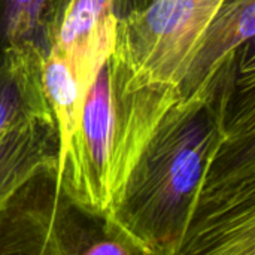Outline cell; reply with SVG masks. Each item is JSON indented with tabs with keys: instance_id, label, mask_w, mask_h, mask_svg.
<instances>
[{
	"instance_id": "cell-1",
	"label": "cell",
	"mask_w": 255,
	"mask_h": 255,
	"mask_svg": "<svg viewBox=\"0 0 255 255\" xmlns=\"http://www.w3.org/2000/svg\"><path fill=\"white\" fill-rule=\"evenodd\" d=\"M224 140L217 88L181 96L112 200L111 220L143 255H179L214 157Z\"/></svg>"
},
{
	"instance_id": "cell-4",
	"label": "cell",
	"mask_w": 255,
	"mask_h": 255,
	"mask_svg": "<svg viewBox=\"0 0 255 255\" xmlns=\"http://www.w3.org/2000/svg\"><path fill=\"white\" fill-rule=\"evenodd\" d=\"M226 0H154L117 21L111 55L128 90H179Z\"/></svg>"
},
{
	"instance_id": "cell-13",
	"label": "cell",
	"mask_w": 255,
	"mask_h": 255,
	"mask_svg": "<svg viewBox=\"0 0 255 255\" xmlns=\"http://www.w3.org/2000/svg\"><path fill=\"white\" fill-rule=\"evenodd\" d=\"M253 157H255V131L245 134L236 140H232L229 143H223L218 148L206 176L218 173L236 163H241Z\"/></svg>"
},
{
	"instance_id": "cell-7",
	"label": "cell",
	"mask_w": 255,
	"mask_h": 255,
	"mask_svg": "<svg viewBox=\"0 0 255 255\" xmlns=\"http://www.w3.org/2000/svg\"><path fill=\"white\" fill-rule=\"evenodd\" d=\"M43 58L31 49L10 51L0 61V139L12 128L33 121H55L48 103Z\"/></svg>"
},
{
	"instance_id": "cell-9",
	"label": "cell",
	"mask_w": 255,
	"mask_h": 255,
	"mask_svg": "<svg viewBox=\"0 0 255 255\" xmlns=\"http://www.w3.org/2000/svg\"><path fill=\"white\" fill-rule=\"evenodd\" d=\"M209 84L217 88L223 143L254 133L255 36L245 40L223 63Z\"/></svg>"
},
{
	"instance_id": "cell-3",
	"label": "cell",
	"mask_w": 255,
	"mask_h": 255,
	"mask_svg": "<svg viewBox=\"0 0 255 255\" xmlns=\"http://www.w3.org/2000/svg\"><path fill=\"white\" fill-rule=\"evenodd\" d=\"M143 255L111 220L75 202L58 161L39 167L0 209V255Z\"/></svg>"
},
{
	"instance_id": "cell-8",
	"label": "cell",
	"mask_w": 255,
	"mask_h": 255,
	"mask_svg": "<svg viewBox=\"0 0 255 255\" xmlns=\"http://www.w3.org/2000/svg\"><path fill=\"white\" fill-rule=\"evenodd\" d=\"M255 36V0H226L181 85V94L203 90L223 63Z\"/></svg>"
},
{
	"instance_id": "cell-14",
	"label": "cell",
	"mask_w": 255,
	"mask_h": 255,
	"mask_svg": "<svg viewBox=\"0 0 255 255\" xmlns=\"http://www.w3.org/2000/svg\"><path fill=\"white\" fill-rule=\"evenodd\" d=\"M154 0H112V7L117 19H123L128 15L143 10Z\"/></svg>"
},
{
	"instance_id": "cell-11",
	"label": "cell",
	"mask_w": 255,
	"mask_h": 255,
	"mask_svg": "<svg viewBox=\"0 0 255 255\" xmlns=\"http://www.w3.org/2000/svg\"><path fill=\"white\" fill-rule=\"evenodd\" d=\"M60 137L55 121L33 120L0 139V209L12 193L39 167L58 161Z\"/></svg>"
},
{
	"instance_id": "cell-12",
	"label": "cell",
	"mask_w": 255,
	"mask_h": 255,
	"mask_svg": "<svg viewBox=\"0 0 255 255\" xmlns=\"http://www.w3.org/2000/svg\"><path fill=\"white\" fill-rule=\"evenodd\" d=\"M42 79L48 103L55 118L61 155L79 126L87 91L81 85L67 57L57 46L43 60Z\"/></svg>"
},
{
	"instance_id": "cell-2",
	"label": "cell",
	"mask_w": 255,
	"mask_h": 255,
	"mask_svg": "<svg viewBox=\"0 0 255 255\" xmlns=\"http://www.w3.org/2000/svg\"><path fill=\"white\" fill-rule=\"evenodd\" d=\"M181 96L179 90H128L109 57L88 90L79 126L58 158L67 194L84 208L109 215L112 200L148 139Z\"/></svg>"
},
{
	"instance_id": "cell-10",
	"label": "cell",
	"mask_w": 255,
	"mask_h": 255,
	"mask_svg": "<svg viewBox=\"0 0 255 255\" xmlns=\"http://www.w3.org/2000/svg\"><path fill=\"white\" fill-rule=\"evenodd\" d=\"M70 0H0V61L31 49L45 60L57 43Z\"/></svg>"
},
{
	"instance_id": "cell-6",
	"label": "cell",
	"mask_w": 255,
	"mask_h": 255,
	"mask_svg": "<svg viewBox=\"0 0 255 255\" xmlns=\"http://www.w3.org/2000/svg\"><path fill=\"white\" fill-rule=\"evenodd\" d=\"M117 16L112 0H70L55 46L70 61L88 93L115 46Z\"/></svg>"
},
{
	"instance_id": "cell-5",
	"label": "cell",
	"mask_w": 255,
	"mask_h": 255,
	"mask_svg": "<svg viewBox=\"0 0 255 255\" xmlns=\"http://www.w3.org/2000/svg\"><path fill=\"white\" fill-rule=\"evenodd\" d=\"M179 255H255V157L205 178Z\"/></svg>"
}]
</instances>
